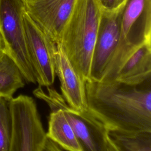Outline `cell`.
I'll return each mask as SVG.
<instances>
[{
    "label": "cell",
    "mask_w": 151,
    "mask_h": 151,
    "mask_svg": "<svg viewBox=\"0 0 151 151\" xmlns=\"http://www.w3.org/2000/svg\"><path fill=\"white\" fill-rule=\"evenodd\" d=\"M85 86L88 110L109 132H151V78L137 85L90 79Z\"/></svg>",
    "instance_id": "1"
},
{
    "label": "cell",
    "mask_w": 151,
    "mask_h": 151,
    "mask_svg": "<svg viewBox=\"0 0 151 151\" xmlns=\"http://www.w3.org/2000/svg\"><path fill=\"white\" fill-rule=\"evenodd\" d=\"M101 10L98 0H76L57 43L85 81L90 80Z\"/></svg>",
    "instance_id": "2"
},
{
    "label": "cell",
    "mask_w": 151,
    "mask_h": 151,
    "mask_svg": "<svg viewBox=\"0 0 151 151\" xmlns=\"http://www.w3.org/2000/svg\"><path fill=\"white\" fill-rule=\"evenodd\" d=\"M149 41H151V0H126L121 17L120 41L100 81L115 80L129 55Z\"/></svg>",
    "instance_id": "3"
},
{
    "label": "cell",
    "mask_w": 151,
    "mask_h": 151,
    "mask_svg": "<svg viewBox=\"0 0 151 151\" xmlns=\"http://www.w3.org/2000/svg\"><path fill=\"white\" fill-rule=\"evenodd\" d=\"M33 94L45 102L51 110H63L83 151H107L109 130L88 109L77 110L71 107L62 95L50 86L47 87L45 90L38 86Z\"/></svg>",
    "instance_id": "4"
},
{
    "label": "cell",
    "mask_w": 151,
    "mask_h": 151,
    "mask_svg": "<svg viewBox=\"0 0 151 151\" xmlns=\"http://www.w3.org/2000/svg\"><path fill=\"white\" fill-rule=\"evenodd\" d=\"M24 10L22 0H0V32L5 53L17 64L25 81L35 84L24 25Z\"/></svg>",
    "instance_id": "5"
},
{
    "label": "cell",
    "mask_w": 151,
    "mask_h": 151,
    "mask_svg": "<svg viewBox=\"0 0 151 151\" xmlns=\"http://www.w3.org/2000/svg\"><path fill=\"white\" fill-rule=\"evenodd\" d=\"M9 104L12 133L8 151H43L47 137L35 100L20 94Z\"/></svg>",
    "instance_id": "6"
},
{
    "label": "cell",
    "mask_w": 151,
    "mask_h": 151,
    "mask_svg": "<svg viewBox=\"0 0 151 151\" xmlns=\"http://www.w3.org/2000/svg\"><path fill=\"white\" fill-rule=\"evenodd\" d=\"M24 25L31 61L38 86L50 87L55 78L57 44L24 10Z\"/></svg>",
    "instance_id": "7"
},
{
    "label": "cell",
    "mask_w": 151,
    "mask_h": 151,
    "mask_svg": "<svg viewBox=\"0 0 151 151\" xmlns=\"http://www.w3.org/2000/svg\"><path fill=\"white\" fill-rule=\"evenodd\" d=\"M126 0L113 9L102 8L91 62L90 79L100 81L118 47L122 11Z\"/></svg>",
    "instance_id": "8"
},
{
    "label": "cell",
    "mask_w": 151,
    "mask_h": 151,
    "mask_svg": "<svg viewBox=\"0 0 151 151\" xmlns=\"http://www.w3.org/2000/svg\"><path fill=\"white\" fill-rule=\"evenodd\" d=\"M76 0H22L30 18L57 44Z\"/></svg>",
    "instance_id": "9"
},
{
    "label": "cell",
    "mask_w": 151,
    "mask_h": 151,
    "mask_svg": "<svg viewBox=\"0 0 151 151\" xmlns=\"http://www.w3.org/2000/svg\"><path fill=\"white\" fill-rule=\"evenodd\" d=\"M55 71L60 81L61 94L66 103L77 110L87 109L86 81L57 44Z\"/></svg>",
    "instance_id": "10"
},
{
    "label": "cell",
    "mask_w": 151,
    "mask_h": 151,
    "mask_svg": "<svg viewBox=\"0 0 151 151\" xmlns=\"http://www.w3.org/2000/svg\"><path fill=\"white\" fill-rule=\"evenodd\" d=\"M151 78V41L136 48L122 65L115 80L130 85Z\"/></svg>",
    "instance_id": "11"
},
{
    "label": "cell",
    "mask_w": 151,
    "mask_h": 151,
    "mask_svg": "<svg viewBox=\"0 0 151 151\" xmlns=\"http://www.w3.org/2000/svg\"><path fill=\"white\" fill-rule=\"evenodd\" d=\"M48 139L67 151H83L81 146L64 113L61 109L51 110L48 117Z\"/></svg>",
    "instance_id": "12"
},
{
    "label": "cell",
    "mask_w": 151,
    "mask_h": 151,
    "mask_svg": "<svg viewBox=\"0 0 151 151\" xmlns=\"http://www.w3.org/2000/svg\"><path fill=\"white\" fill-rule=\"evenodd\" d=\"M19 68L6 53L0 56V97L11 100L14 93L25 84Z\"/></svg>",
    "instance_id": "13"
},
{
    "label": "cell",
    "mask_w": 151,
    "mask_h": 151,
    "mask_svg": "<svg viewBox=\"0 0 151 151\" xmlns=\"http://www.w3.org/2000/svg\"><path fill=\"white\" fill-rule=\"evenodd\" d=\"M109 136L121 151H151V132H109Z\"/></svg>",
    "instance_id": "14"
},
{
    "label": "cell",
    "mask_w": 151,
    "mask_h": 151,
    "mask_svg": "<svg viewBox=\"0 0 151 151\" xmlns=\"http://www.w3.org/2000/svg\"><path fill=\"white\" fill-rule=\"evenodd\" d=\"M10 100L0 97V151H8L12 133Z\"/></svg>",
    "instance_id": "15"
},
{
    "label": "cell",
    "mask_w": 151,
    "mask_h": 151,
    "mask_svg": "<svg viewBox=\"0 0 151 151\" xmlns=\"http://www.w3.org/2000/svg\"><path fill=\"white\" fill-rule=\"evenodd\" d=\"M102 8L105 9H113L119 6L123 0H98Z\"/></svg>",
    "instance_id": "16"
},
{
    "label": "cell",
    "mask_w": 151,
    "mask_h": 151,
    "mask_svg": "<svg viewBox=\"0 0 151 151\" xmlns=\"http://www.w3.org/2000/svg\"><path fill=\"white\" fill-rule=\"evenodd\" d=\"M43 151H64L57 144L47 138Z\"/></svg>",
    "instance_id": "17"
},
{
    "label": "cell",
    "mask_w": 151,
    "mask_h": 151,
    "mask_svg": "<svg viewBox=\"0 0 151 151\" xmlns=\"http://www.w3.org/2000/svg\"><path fill=\"white\" fill-rule=\"evenodd\" d=\"M107 151H121L119 147L114 144L112 140L108 137L107 140Z\"/></svg>",
    "instance_id": "18"
},
{
    "label": "cell",
    "mask_w": 151,
    "mask_h": 151,
    "mask_svg": "<svg viewBox=\"0 0 151 151\" xmlns=\"http://www.w3.org/2000/svg\"><path fill=\"white\" fill-rule=\"evenodd\" d=\"M4 53H5V47L2 36L0 32V56Z\"/></svg>",
    "instance_id": "19"
}]
</instances>
